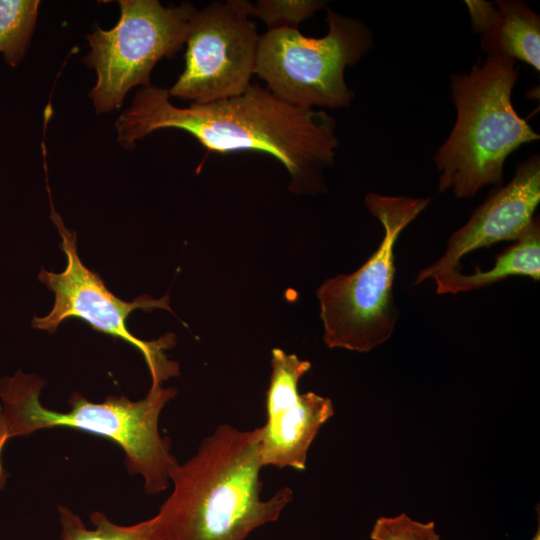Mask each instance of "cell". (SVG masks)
<instances>
[{
	"label": "cell",
	"instance_id": "1",
	"mask_svg": "<svg viewBox=\"0 0 540 540\" xmlns=\"http://www.w3.org/2000/svg\"><path fill=\"white\" fill-rule=\"evenodd\" d=\"M115 127L117 140L128 149L155 130L177 128L209 151L265 152L287 169L295 193L324 190L323 172L333 165L339 145L330 114L290 104L251 84L240 95L186 108L173 105L168 90L141 87Z\"/></svg>",
	"mask_w": 540,
	"mask_h": 540
},
{
	"label": "cell",
	"instance_id": "2",
	"mask_svg": "<svg viewBox=\"0 0 540 540\" xmlns=\"http://www.w3.org/2000/svg\"><path fill=\"white\" fill-rule=\"evenodd\" d=\"M260 429L223 424L170 472L173 491L158 514L168 540H246L275 522L292 501L289 487L261 499Z\"/></svg>",
	"mask_w": 540,
	"mask_h": 540
},
{
	"label": "cell",
	"instance_id": "3",
	"mask_svg": "<svg viewBox=\"0 0 540 540\" xmlns=\"http://www.w3.org/2000/svg\"><path fill=\"white\" fill-rule=\"evenodd\" d=\"M516 61L487 56L468 73L449 77L455 124L434 163L438 191L472 198L487 185H503L508 156L540 135L516 112L511 95L518 80Z\"/></svg>",
	"mask_w": 540,
	"mask_h": 540
},
{
	"label": "cell",
	"instance_id": "4",
	"mask_svg": "<svg viewBox=\"0 0 540 540\" xmlns=\"http://www.w3.org/2000/svg\"><path fill=\"white\" fill-rule=\"evenodd\" d=\"M45 384L37 375L22 371L0 380L10 438L55 427L91 433L113 441L124 451L129 473L143 477L147 494L167 489L170 472L178 462L170 451V439L160 435L158 422L165 405L175 397L176 389L151 387L146 397L138 401L111 395L100 403L74 392L69 399L70 410L58 412L40 402Z\"/></svg>",
	"mask_w": 540,
	"mask_h": 540
},
{
	"label": "cell",
	"instance_id": "5",
	"mask_svg": "<svg viewBox=\"0 0 540 540\" xmlns=\"http://www.w3.org/2000/svg\"><path fill=\"white\" fill-rule=\"evenodd\" d=\"M430 201L367 194L365 205L382 224L384 235L359 269L327 279L317 291L323 340L329 348L369 352L391 337L400 314L393 293L396 241Z\"/></svg>",
	"mask_w": 540,
	"mask_h": 540
},
{
	"label": "cell",
	"instance_id": "6",
	"mask_svg": "<svg viewBox=\"0 0 540 540\" xmlns=\"http://www.w3.org/2000/svg\"><path fill=\"white\" fill-rule=\"evenodd\" d=\"M328 32L322 38L284 27L260 35L254 74L284 101L313 109L347 108L354 92L344 79L373 47V36L359 19L326 10Z\"/></svg>",
	"mask_w": 540,
	"mask_h": 540
},
{
	"label": "cell",
	"instance_id": "7",
	"mask_svg": "<svg viewBox=\"0 0 540 540\" xmlns=\"http://www.w3.org/2000/svg\"><path fill=\"white\" fill-rule=\"evenodd\" d=\"M119 5L115 27H96L87 36L91 51L83 61L97 73L89 95L98 113L120 108L132 87L151 85V70L182 48L197 11L186 2L164 7L157 0H120Z\"/></svg>",
	"mask_w": 540,
	"mask_h": 540
},
{
	"label": "cell",
	"instance_id": "8",
	"mask_svg": "<svg viewBox=\"0 0 540 540\" xmlns=\"http://www.w3.org/2000/svg\"><path fill=\"white\" fill-rule=\"evenodd\" d=\"M50 199V197H49ZM51 220L61 237L60 248L66 256V267L60 273L41 269L38 279L54 293V305L44 317H34L31 325L49 333L67 319L86 322L92 329L120 339L135 347L143 356L149 369L151 387L179 375V366L167 358L165 351L175 345L174 334L168 333L157 340L144 341L134 336L127 327L129 315L137 310L166 309L172 313L169 296L153 299L148 295L132 302L115 296L95 271L86 267L77 250V235L66 228L50 199Z\"/></svg>",
	"mask_w": 540,
	"mask_h": 540
},
{
	"label": "cell",
	"instance_id": "9",
	"mask_svg": "<svg viewBox=\"0 0 540 540\" xmlns=\"http://www.w3.org/2000/svg\"><path fill=\"white\" fill-rule=\"evenodd\" d=\"M250 2H213L194 14L186 42L185 69L169 97L206 104L234 97L250 86L260 35Z\"/></svg>",
	"mask_w": 540,
	"mask_h": 540
},
{
	"label": "cell",
	"instance_id": "10",
	"mask_svg": "<svg viewBox=\"0 0 540 540\" xmlns=\"http://www.w3.org/2000/svg\"><path fill=\"white\" fill-rule=\"evenodd\" d=\"M266 393V424L260 427V458L264 466L306 468L308 450L322 425L334 415L331 399L314 392L300 394L299 380L311 363L272 350Z\"/></svg>",
	"mask_w": 540,
	"mask_h": 540
},
{
	"label": "cell",
	"instance_id": "11",
	"mask_svg": "<svg viewBox=\"0 0 540 540\" xmlns=\"http://www.w3.org/2000/svg\"><path fill=\"white\" fill-rule=\"evenodd\" d=\"M539 202L540 157L534 154L518 163L514 177L492 190L469 220L450 235L444 254L421 269L414 284L460 270V260L474 250L515 241L535 217Z\"/></svg>",
	"mask_w": 540,
	"mask_h": 540
},
{
	"label": "cell",
	"instance_id": "12",
	"mask_svg": "<svg viewBox=\"0 0 540 540\" xmlns=\"http://www.w3.org/2000/svg\"><path fill=\"white\" fill-rule=\"evenodd\" d=\"M496 14L481 33L480 45L488 56L529 64L540 71V17L525 2L499 0Z\"/></svg>",
	"mask_w": 540,
	"mask_h": 540
},
{
	"label": "cell",
	"instance_id": "13",
	"mask_svg": "<svg viewBox=\"0 0 540 540\" xmlns=\"http://www.w3.org/2000/svg\"><path fill=\"white\" fill-rule=\"evenodd\" d=\"M510 276L540 279V221L533 218L513 244L495 257L492 268L476 269L472 274L460 270L445 273L435 280L438 294H458L489 286Z\"/></svg>",
	"mask_w": 540,
	"mask_h": 540
},
{
	"label": "cell",
	"instance_id": "14",
	"mask_svg": "<svg viewBox=\"0 0 540 540\" xmlns=\"http://www.w3.org/2000/svg\"><path fill=\"white\" fill-rule=\"evenodd\" d=\"M62 540H168L159 514L134 525H119L103 512L90 514L93 529H88L81 518L65 506L58 507Z\"/></svg>",
	"mask_w": 540,
	"mask_h": 540
},
{
	"label": "cell",
	"instance_id": "15",
	"mask_svg": "<svg viewBox=\"0 0 540 540\" xmlns=\"http://www.w3.org/2000/svg\"><path fill=\"white\" fill-rule=\"evenodd\" d=\"M39 4L38 0H0V54L12 68L25 57Z\"/></svg>",
	"mask_w": 540,
	"mask_h": 540
},
{
	"label": "cell",
	"instance_id": "16",
	"mask_svg": "<svg viewBox=\"0 0 540 540\" xmlns=\"http://www.w3.org/2000/svg\"><path fill=\"white\" fill-rule=\"evenodd\" d=\"M325 5L326 1L319 0H260L256 4L250 3L249 12L251 17L262 19L268 30L298 28L299 23Z\"/></svg>",
	"mask_w": 540,
	"mask_h": 540
},
{
	"label": "cell",
	"instance_id": "17",
	"mask_svg": "<svg viewBox=\"0 0 540 540\" xmlns=\"http://www.w3.org/2000/svg\"><path fill=\"white\" fill-rule=\"evenodd\" d=\"M372 540H440L435 522H419L401 513L394 517H379L371 530Z\"/></svg>",
	"mask_w": 540,
	"mask_h": 540
},
{
	"label": "cell",
	"instance_id": "18",
	"mask_svg": "<svg viewBox=\"0 0 540 540\" xmlns=\"http://www.w3.org/2000/svg\"><path fill=\"white\" fill-rule=\"evenodd\" d=\"M465 4L470 14L472 30L476 33H483L495 16V5L482 0H468L465 1Z\"/></svg>",
	"mask_w": 540,
	"mask_h": 540
},
{
	"label": "cell",
	"instance_id": "19",
	"mask_svg": "<svg viewBox=\"0 0 540 540\" xmlns=\"http://www.w3.org/2000/svg\"><path fill=\"white\" fill-rule=\"evenodd\" d=\"M8 439H10L9 433H8V427H7L3 407L2 405H0V489L4 488L6 484V479H7V474L1 463V452Z\"/></svg>",
	"mask_w": 540,
	"mask_h": 540
},
{
	"label": "cell",
	"instance_id": "20",
	"mask_svg": "<svg viewBox=\"0 0 540 540\" xmlns=\"http://www.w3.org/2000/svg\"><path fill=\"white\" fill-rule=\"evenodd\" d=\"M531 540H540V516H539V504L537 505V529Z\"/></svg>",
	"mask_w": 540,
	"mask_h": 540
}]
</instances>
